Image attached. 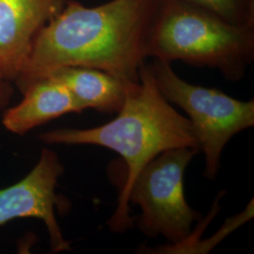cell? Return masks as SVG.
<instances>
[{"instance_id":"6da1fadb","label":"cell","mask_w":254,"mask_h":254,"mask_svg":"<svg viewBox=\"0 0 254 254\" xmlns=\"http://www.w3.org/2000/svg\"><path fill=\"white\" fill-rule=\"evenodd\" d=\"M163 0H110L87 7L73 0L37 34L17 82L28 84L68 66L102 70L137 83Z\"/></svg>"},{"instance_id":"7a4b0ae2","label":"cell","mask_w":254,"mask_h":254,"mask_svg":"<svg viewBox=\"0 0 254 254\" xmlns=\"http://www.w3.org/2000/svg\"><path fill=\"white\" fill-rule=\"evenodd\" d=\"M39 137L47 144L101 146L123 157L127 164V179L117 207L107 222L111 231L121 234L134 225L128 194L146 164L171 149L194 148L200 153L190 121L165 99L146 64L140 69L139 82L128 91L114 120L89 129H56Z\"/></svg>"},{"instance_id":"3957f363","label":"cell","mask_w":254,"mask_h":254,"mask_svg":"<svg viewBox=\"0 0 254 254\" xmlns=\"http://www.w3.org/2000/svg\"><path fill=\"white\" fill-rule=\"evenodd\" d=\"M149 56L218 70L228 81H238L254 63V27L230 23L184 0H163Z\"/></svg>"},{"instance_id":"277c9868","label":"cell","mask_w":254,"mask_h":254,"mask_svg":"<svg viewBox=\"0 0 254 254\" xmlns=\"http://www.w3.org/2000/svg\"><path fill=\"white\" fill-rule=\"evenodd\" d=\"M161 94L189 116L200 152L204 154L203 175L214 179L220 168L221 154L233 136L254 126V101L233 98L223 91L184 80L172 64L154 59L148 65Z\"/></svg>"},{"instance_id":"5b68a950","label":"cell","mask_w":254,"mask_h":254,"mask_svg":"<svg viewBox=\"0 0 254 254\" xmlns=\"http://www.w3.org/2000/svg\"><path fill=\"white\" fill-rule=\"evenodd\" d=\"M200 152L194 148L165 151L146 164L133 182L129 204H137L141 215L136 224L143 235L161 236L170 244H178L192 233L201 214L187 202L184 190L186 170Z\"/></svg>"},{"instance_id":"8992f818","label":"cell","mask_w":254,"mask_h":254,"mask_svg":"<svg viewBox=\"0 0 254 254\" xmlns=\"http://www.w3.org/2000/svg\"><path fill=\"white\" fill-rule=\"evenodd\" d=\"M64 172L58 154L44 148L36 165L24 179L0 189V225L15 218H39L47 228L52 251H69L70 243L64 238L55 215L59 203L56 188Z\"/></svg>"},{"instance_id":"52a82bcc","label":"cell","mask_w":254,"mask_h":254,"mask_svg":"<svg viewBox=\"0 0 254 254\" xmlns=\"http://www.w3.org/2000/svg\"><path fill=\"white\" fill-rule=\"evenodd\" d=\"M65 0H0V78L16 80L39 31Z\"/></svg>"},{"instance_id":"ba28073f","label":"cell","mask_w":254,"mask_h":254,"mask_svg":"<svg viewBox=\"0 0 254 254\" xmlns=\"http://www.w3.org/2000/svg\"><path fill=\"white\" fill-rule=\"evenodd\" d=\"M22 92L24 98L2 118L4 127L13 134L24 135L51 120L82 112L65 86L51 76L31 82Z\"/></svg>"},{"instance_id":"9c48e42d","label":"cell","mask_w":254,"mask_h":254,"mask_svg":"<svg viewBox=\"0 0 254 254\" xmlns=\"http://www.w3.org/2000/svg\"><path fill=\"white\" fill-rule=\"evenodd\" d=\"M47 76L65 86L82 112L92 109L103 113H118L128 91L136 84L124 81L102 70L81 66L63 67Z\"/></svg>"},{"instance_id":"30bf717a","label":"cell","mask_w":254,"mask_h":254,"mask_svg":"<svg viewBox=\"0 0 254 254\" xmlns=\"http://www.w3.org/2000/svg\"><path fill=\"white\" fill-rule=\"evenodd\" d=\"M208 9L230 23L254 27V0H184Z\"/></svg>"},{"instance_id":"8fae6325","label":"cell","mask_w":254,"mask_h":254,"mask_svg":"<svg viewBox=\"0 0 254 254\" xmlns=\"http://www.w3.org/2000/svg\"><path fill=\"white\" fill-rule=\"evenodd\" d=\"M254 199H252L243 212L227 219L223 226L212 237L206 240L196 241L190 245L182 247L180 249L176 250L174 254H208L211 250H213L216 246L219 244L231 233H233L241 225L245 224L246 222L251 220V218H254Z\"/></svg>"},{"instance_id":"7c38bea8","label":"cell","mask_w":254,"mask_h":254,"mask_svg":"<svg viewBox=\"0 0 254 254\" xmlns=\"http://www.w3.org/2000/svg\"><path fill=\"white\" fill-rule=\"evenodd\" d=\"M12 95V90L8 81L0 78V109L4 108L9 102Z\"/></svg>"}]
</instances>
